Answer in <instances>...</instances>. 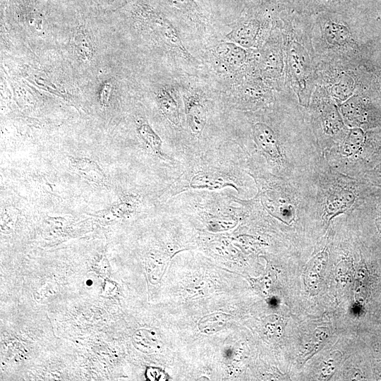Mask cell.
Instances as JSON below:
<instances>
[{
  "label": "cell",
  "mask_w": 381,
  "mask_h": 381,
  "mask_svg": "<svg viewBox=\"0 0 381 381\" xmlns=\"http://www.w3.org/2000/svg\"><path fill=\"white\" fill-rule=\"evenodd\" d=\"M316 61L367 63L381 47V17L356 4L346 9L308 15Z\"/></svg>",
  "instance_id": "cell-1"
},
{
  "label": "cell",
  "mask_w": 381,
  "mask_h": 381,
  "mask_svg": "<svg viewBox=\"0 0 381 381\" xmlns=\"http://www.w3.org/2000/svg\"><path fill=\"white\" fill-rule=\"evenodd\" d=\"M246 153L231 139L193 156L185 162L179 178L164 191L163 204L171 198L190 190H230L247 200L252 190Z\"/></svg>",
  "instance_id": "cell-2"
},
{
  "label": "cell",
  "mask_w": 381,
  "mask_h": 381,
  "mask_svg": "<svg viewBox=\"0 0 381 381\" xmlns=\"http://www.w3.org/2000/svg\"><path fill=\"white\" fill-rule=\"evenodd\" d=\"M287 85L300 106L308 108L317 85L316 59L309 34L308 15L288 4L281 13Z\"/></svg>",
  "instance_id": "cell-3"
},
{
  "label": "cell",
  "mask_w": 381,
  "mask_h": 381,
  "mask_svg": "<svg viewBox=\"0 0 381 381\" xmlns=\"http://www.w3.org/2000/svg\"><path fill=\"white\" fill-rule=\"evenodd\" d=\"M162 207L183 217L199 219L210 229H219L236 225L244 214L246 203L230 190H190L167 200Z\"/></svg>",
  "instance_id": "cell-4"
},
{
  "label": "cell",
  "mask_w": 381,
  "mask_h": 381,
  "mask_svg": "<svg viewBox=\"0 0 381 381\" xmlns=\"http://www.w3.org/2000/svg\"><path fill=\"white\" fill-rule=\"evenodd\" d=\"M308 107L312 111V119L315 128L322 135L333 140L344 139L348 131L339 107L326 90L317 84Z\"/></svg>",
  "instance_id": "cell-5"
},
{
  "label": "cell",
  "mask_w": 381,
  "mask_h": 381,
  "mask_svg": "<svg viewBox=\"0 0 381 381\" xmlns=\"http://www.w3.org/2000/svg\"><path fill=\"white\" fill-rule=\"evenodd\" d=\"M282 11L272 30V37L270 38V35L258 58L260 74L275 83L279 91H282L288 86L286 81L285 55L281 30Z\"/></svg>",
  "instance_id": "cell-6"
},
{
  "label": "cell",
  "mask_w": 381,
  "mask_h": 381,
  "mask_svg": "<svg viewBox=\"0 0 381 381\" xmlns=\"http://www.w3.org/2000/svg\"><path fill=\"white\" fill-rule=\"evenodd\" d=\"M251 135L257 151L272 165H279L282 153L278 133L268 123L255 121L251 125Z\"/></svg>",
  "instance_id": "cell-7"
},
{
  "label": "cell",
  "mask_w": 381,
  "mask_h": 381,
  "mask_svg": "<svg viewBox=\"0 0 381 381\" xmlns=\"http://www.w3.org/2000/svg\"><path fill=\"white\" fill-rule=\"evenodd\" d=\"M298 12L313 15L323 11H336L346 9L355 4L351 0H288Z\"/></svg>",
  "instance_id": "cell-8"
},
{
  "label": "cell",
  "mask_w": 381,
  "mask_h": 381,
  "mask_svg": "<svg viewBox=\"0 0 381 381\" xmlns=\"http://www.w3.org/2000/svg\"><path fill=\"white\" fill-rule=\"evenodd\" d=\"M157 102L159 110L172 129L181 132L183 129L179 105L171 93L165 90L159 91Z\"/></svg>",
  "instance_id": "cell-9"
},
{
  "label": "cell",
  "mask_w": 381,
  "mask_h": 381,
  "mask_svg": "<svg viewBox=\"0 0 381 381\" xmlns=\"http://www.w3.org/2000/svg\"><path fill=\"white\" fill-rule=\"evenodd\" d=\"M246 49L236 43L224 42L215 48V54L225 65L238 68L246 63L248 58Z\"/></svg>",
  "instance_id": "cell-10"
},
{
  "label": "cell",
  "mask_w": 381,
  "mask_h": 381,
  "mask_svg": "<svg viewBox=\"0 0 381 381\" xmlns=\"http://www.w3.org/2000/svg\"><path fill=\"white\" fill-rule=\"evenodd\" d=\"M355 194L349 190H337L331 193L326 200L325 211L330 218L343 213L353 205Z\"/></svg>",
  "instance_id": "cell-11"
},
{
  "label": "cell",
  "mask_w": 381,
  "mask_h": 381,
  "mask_svg": "<svg viewBox=\"0 0 381 381\" xmlns=\"http://www.w3.org/2000/svg\"><path fill=\"white\" fill-rule=\"evenodd\" d=\"M365 130L361 127L349 129L341 146V151L344 156L354 157L363 150L367 138Z\"/></svg>",
  "instance_id": "cell-12"
},
{
  "label": "cell",
  "mask_w": 381,
  "mask_h": 381,
  "mask_svg": "<svg viewBox=\"0 0 381 381\" xmlns=\"http://www.w3.org/2000/svg\"><path fill=\"white\" fill-rule=\"evenodd\" d=\"M73 44L78 58L83 61L91 59L93 55V47L85 31L76 30L73 36Z\"/></svg>",
  "instance_id": "cell-13"
},
{
  "label": "cell",
  "mask_w": 381,
  "mask_h": 381,
  "mask_svg": "<svg viewBox=\"0 0 381 381\" xmlns=\"http://www.w3.org/2000/svg\"><path fill=\"white\" fill-rule=\"evenodd\" d=\"M356 6L366 11L381 17V0H351Z\"/></svg>",
  "instance_id": "cell-14"
},
{
  "label": "cell",
  "mask_w": 381,
  "mask_h": 381,
  "mask_svg": "<svg viewBox=\"0 0 381 381\" xmlns=\"http://www.w3.org/2000/svg\"><path fill=\"white\" fill-rule=\"evenodd\" d=\"M172 6L178 9L188 11L193 7L192 0H167Z\"/></svg>",
  "instance_id": "cell-15"
},
{
  "label": "cell",
  "mask_w": 381,
  "mask_h": 381,
  "mask_svg": "<svg viewBox=\"0 0 381 381\" xmlns=\"http://www.w3.org/2000/svg\"><path fill=\"white\" fill-rule=\"evenodd\" d=\"M111 83H105L104 86L102 87L101 90V93H100V99H101V102L104 104H106L108 102L109 98L111 95Z\"/></svg>",
  "instance_id": "cell-16"
},
{
  "label": "cell",
  "mask_w": 381,
  "mask_h": 381,
  "mask_svg": "<svg viewBox=\"0 0 381 381\" xmlns=\"http://www.w3.org/2000/svg\"><path fill=\"white\" fill-rule=\"evenodd\" d=\"M375 223L378 231L381 234V216L377 218Z\"/></svg>",
  "instance_id": "cell-17"
},
{
  "label": "cell",
  "mask_w": 381,
  "mask_h": 381,
  "mask_svg": "<svg viewBox=\"0 0 381 381\" xmlns=\"http://www.w3.org/2000/svg\"><path fill=\"white\" fill-rule=\"evenodd\" d=\"M376 58L381 59V47H380V49L377 56H376Z\"/></svg>",
  "instance_id": "cell-18"
}]
</instances>
